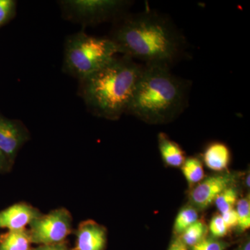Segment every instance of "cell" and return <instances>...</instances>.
I'll return each instance as SVG.
<instances>
[{
    "label": "cell",
    "instance_id": "obj_11",
    "mask_svg": "<svg viewBox=\"0 0 250 250\" xmlns=\"http://www.w3.org/2000/svg\"><path fill=\"white\" fill-rule=\"evenodd\" d=\"M202 159L210 170L222 172L228 170L231 161V152L225 143L213 142L206 148Z\"/></svg>",
    "mask_w": 250,
    "mask_h": 250
},
{
    "label": "cell",
    "instance_id": "obj_17",
    "mask_svg": "<svg viewBox=\"0 0 250 250\" xmlns=\"http://www.w3.org/2000/svg\"><path fill=\"white\" fill-rule=\"evenodd\" d=\"M238 192L233 187H229L215 199V205L220 214L234 208L238 200Z\"/></svg>",
    "mask_w": 250,
    "mask_h": 250
},
{
    "label": "cell",
    "instance_id": "obj_4",
    "mask_svg": "<svg viewBox=\"0 0 250 250\" xmlns=\"http://www.w3.org/2000/svg\"><path fill=\"white\" fill-rule=\"evenodd\" d=\"M118 54L111 39L79 32L69 36L64 51L63 68L82 80L111 62Z\"/></svg>",
    "mask_w": 250,
    "mask_h": 250
},
{
    "label": "cell",
    "instance_id": "obj_8",
    "mask_svg": "<svg viewBox=\"0 0 250 250\" xmlns=\"http://www.w3.org/2000/svg\"><path fill=\"white\" fill-rule=\"evenodd\" d=\"M29 134L22 125L0 116V152L11 164Z\"/></svg>",
    "mask_w": 250,
    "mask_h": 250
},
{
    "label": "cell",
    "instance_id": "obj_18",
    "mask_svg": "<svg viewBox=\"0 0 250 250\" xmlns=\"http://www.w3.org/2000/svg\"><path fill=\"white\" fill-rule=\"evenodd\" d=\"M236 213L238 215V228L240 232H244L250 228V198L247 195L236 203Z\"/></svg>",
    "mask_w": 250,
    "mask_h": 250
},
{
    "label": "cell",
    "instance_id": "obj_24",
    "mask_svg": "<svg viewBox=\"0 0 250 250\" xmlns=\"http://www.w3.org/2000/svg\"><path fill=\"white\" fill-rule=\"evenodd\" d=\"M168 250H188V247L179 238H176L171 243Z\"/></svg>",
    "mask_w": 250,
    "mask_h": 250
},
{
    "label": "cell",
    "instance_id": "obj_21",
    "mask_svg": "<svg viewBox=\"0 0 250 250\" xmlns=\"http://www.w3.org/2000/svg\"><path fill=\"white\" fill-rule=\"evenodd\" d=\"M16 3L13 0H0V27L14 16Z\"/></svg>",
    "mask_w": 250,
    "mask_h": 250
},
{
    "label": "cell",
    "instance_id": "obj_27",
    "mask_svg": "<svg viewBox=\"0 0 250 250\" xmlns=\"http://www.w3.org/2000/svg\"><path fill=\"white\" fill-rule=\"evenodd\" d=\"M250 174H248V175H246V180H245V184H246V188H250Z\"/></svg>",
    "mask_w": 250,
    "mask_h": 250
},
{
    "label": "cell",
    "instance_id": "obj_5",
    "mask_svg": "<svg viewBox=\"0 0 250 250\" xmlns=\"http://www.w3.org/2000/svg\"><path fill=\"white\" fill-rule=\"evenodd\" d=\"M61 4L70 18L84 24H97L116 17L129 2L119 0H66L61 1Z\"/></svg>",
    "mask_w": 250,
    "mask_h": 250
},
{
    "label": "cell",
    "instance_id": "obj_9",
    "mask_svg": "<svg viewBox=\"0 0 250 250\" xmlns=\"http://www.w3.org/2000/svg\"><path fill=\"white\" fill-rule=\"evenodd\" d=\"M41 215L40 212L32 206L16 204L0 211V229H8L9 231L24 229Z\"/></svg>",
    "mask_w": 250,
    "mask_h": 250
},
{
    "label": "cell",
    "instance_id": "obj_6",
    "mask_svg": "<svg viewBox=\"0 0 250 250\" xmlns=\"http://www.w3.org/2000/svg\"><path fill=\"white\" fill-rule=\"evenodd\" d=\"M29 225L31 243L41 246L57 244L71 232L72 217L65 208H58L41 215Z\"/></svg>",
    "mask_w": 250,
    "mask_h": 250
},
{
    "label": "cell",
    "instance_id": "obj_2",
    "mask_svg": "<svg viewBox=\"0 0 250 250\" xmlns=\"http://www.w3.org/2000/svg\"><path fill=\"white\" fill-rule=\"evenodd\" d=\"M190 88L170 67L145 65L126 113L149 124L169 123L187 108Z\"/></svg>",
    "mask_w": 250,
    "mask_h": 250
},
{
    "label": "cell",
    "instance_id": "obj_12",
    "mask_svg": "<svg viewBox=\"0 0 250 250\" xmlns=\"http://www.w3.org/2000/svg\"><path fill=\"white\" fill-rule=\"evenodd\" d=\"M158 143L161 157L166 165L173 167H181L187 158L179 144L164 133L158 136Z\"/></svg>",
    "mask_w": 250,
    "mask_h": 250
},
{
    "label": "cell",
    "instance_id": "obj_20",
    "mask_svg": "<svg viewBox=\"0 0 250 250\" xmlns=\"http://www.w3.org/2000/svg\"><path fill=\"white\" fill-rule=\"evenodd\" d=\"M228 243L212 237H206L200 243L190 248V250H225L228 248Z\"/></svg>",
    "mask_w": 250,
    "mask_h": 250
},
{
    "label": "cell",
    "instance_id": "obj_13",
    "mask_svg": "<svg viewBox=\"0 0 250 250\" xmlns=\"http://www.w3.org/2000/svg\"><path fill=\"white\" fill-rule=\"evenodd\" d=\"M29 231L24 229L9 231L0 236V250H30Z\"/></svg>",
    "mask_w": 250,
    "mask_h": 250
},
{
    "label": "cell",
    "instance_id": "obj_14",
    "mask_svg": "<svg viewBox=\"0 0 250 250\" xmlns=\"http://www.w3.org/2000/svg\"><path fill=\"white\" fill-rule=\"evenodd\" d=\"M182 173L190 187L196 185L205 179L203 164L199 158H187L181 166Z\"/></svg>",
    "mask_w": 250,
    "mask_h": 250
},
{
    "label": "cell",
    "instance_id": "obj_10",
    "mask_svg": "<svg viewBox=\"0 0 250 250\" xmlns=\"http://www.w3.org/2000/svg\"><path fill=\"white\" fill-rule=\"evenodd\" d=\"M106 243V229L102 225L93 220H86L79 225L75 250H104Z\"/></svg>",
    "mask_w": 250,
    "mask_h": 250
},
{
    "label": "cell",
    "instance_id": "obj_1",
    "mask_svg": "<svg viewBox=\"0 0 250 250\" xmlns=\"http://www.w3.org/2000/svg\"><path fill=\"white\" fill-rule=\"evenodd\" d=\"M118 53L146 65L170 67L183 57L187 40L164 14L146 11L125 17L110 38Z\"/></svg>",
    "mask_w": 250,
    "mask_h": 250
},
{
    "label": "cell",
    "instance_id": "obj_19",
    "mask_svg": "<svg viewBox=\"0 0 250 250\" xmlns=\"http://www.w3.org/2000/svg\"><path fill=\"white\" fill-rule=\"evenodd\" d=\"M208 229L212 237L217 239L226 236L229 231L220 214L214 215L212 218Z\"/></svg>",
    "mask_w": 250,
    "mask_h": 250
},
{
    "label": "cell",
    "instance_id": "obj_15",
    "mask_svg": "<svg viewBox=\"0 0 250 250\" xmlns=\"http://www.w3.org/2000/svg\"><path fill=\"white\" fill-rule=\"evenodd\" d=\"M208 229L205 222L197 220L180 235V239L187 247L192 248L207 237Z\"/></svg>",
    "mask_w": 250,
    "mask_h": 250
},
{
    "label": "cell",
    "instance_id": "obj_23",
    "mask_svg": "<svg viewBox=\"0 0 250 250\" xmlns=\"http://www.w3.org/2000/svg\"><path fill=\"white\" fill-rule=\"evenodd\" d=\"M32 250H69L63 243H57L53 245H44Z\"/></svg>",
    "mask_w": 250,
    "mask_h": 250
},
{
    "label": "cell",
    "instance_id": "obj_3",
    "mask_svg": "<svg viewBox=\"0 0 250 250\" xmlns=\"http://www.w3.org/2000/svg\"><path fill=\"white\" fill-rule=\"evenodd\" d=\"M144 65L126 56L80 80L81 95L95 116L116 121L126 113Z\"/></svg>",
    "mask_w": 250,
    "mask_h": 250
},
{
    "label": "cell",
    "instance_id": "obj_25",
    "mask_svg": "<svg viewBox=\"0 0 250 250\" xmlns=\"http://www.w3.org/2000/svg\"><path fill=\"white\" fill-rule=\"evenodd\" d=\"M9 162L0 152V170H4L9 165Z\"/></svg>",
    "mask_w": 250,
    "mask_h": 250
},
{
    "label": "cell",
    "instance_id": "obj_7",
    "mask_svg": "<svg viewBox=\"0 0 250 250\" xmlns=\"http://www.w3.org/2000/svg\"><path fill=\"white\" fill-rule=\"evenodd\" d=\"M236 175L232 173L215 174L204 179L192 189L190 200L197 210L209 207L221 192L236 182Z\"/></svg>",
    "mask_w": 250,
    "mask_h": 250
},
{
    "label": "cell",
    "instance_id": "obj_22",
    "mask_svg": "<svg viewBox=\"0 0 250 250\" xmlns=\"http://www.w3.org/2000/svg\"><path fill=\"white\" fill-rule=\"evenodd\" d=\"M221 215L225 225L228 227L229 230L236 228L238 227V215L235 208L228 210Z\"/></svg>",
    "mask_w": 250,
    "mask_h": 250
},
{
    "label": "cell",
    "instance_id": "obj_16",
    "mask_svg": "<svg viewBox=\"0 0 250 250\" xmlns=\"http://www.w3.org/2000/svg\"><path fill=\"white\" fill-rule=\"evenodd\" d=\"M197 209L192 206H187L179 210L174 224V232L180 236L189 227L198 220Z\"/></svg>",
    "mask_w": 250,
    "mask_h": 250
},
{
    "label": "cell",
    "instance_id": "obj_26",
    "mask_svg": "<svg viewBox=\"0 0 250 250\" xmlns=\"http://www.w3.org/2000/svg\"><path fill=\"white\" fill-rule=\"evenodd\" d=\"M236 250H250V239H247L246 241L241 243V245H240V246Z\"/></svg>",
    "mask_w": 250,
    "mask_h": 250
}]
</instances>
